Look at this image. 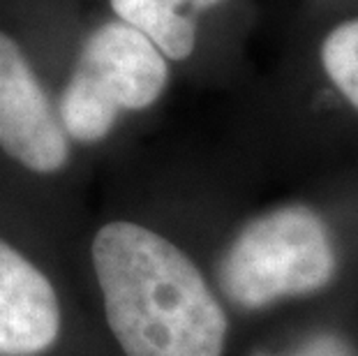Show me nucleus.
<instances>
[{"instance_id": "nucleus-1", "label": "nucleus", "mask_w": 358, "mask_h": 356, "mask_svg": "<svg viewBox=\"0 0 358 356\" xmlns=\"http://www.w3.org/2000/svg\"><path fill=\"white\" fill-rule=\"evenodd\" d=\"M88 271L120 356H224V301L164 229L136 218L104 220L90 234Z\"/></svg>"}, {"instance_id": "nucleus-2", "label": "nucleus", "mask_w": 358, "mask_h": 356, "mask_svg": "<svg viewBox=\"0 0 358 356\" xmlns=\"http://www.w3.org/2000/svg\"><path fill=\"white\" fill-rule=\"evenodd\" d=\"M329 222L308 204H282L248 220L220 259V292L250 313L319 294L338 276Z\"/></svg>"}, {"instance_id": "nucleus-3", "label": "nucleus", "mask_w": 358, "mask_h": 356, "mask_svg": "<svg viewBox=\"0 0 358 356\" xmlns=\"http://www.w3.org/2000/svg\"><path fill=\"white\" fill-rule=\"evenodd\" d=\"M169 83V60L146 35L123 24H102L83 42L58 97L67 137L95 146L125 113L150 109Z\"/></svg>"}, {"instance_id": "nucleus-4", "label": "nucleus", "mask_w": 358, "mask_h": 356, "mask_svg": "<svg viewBox=\"0 0 358 356\" xmlns=\"http://www.w3.org/2000/svg\"><path fill=\"white\" fill-rule=\"evenodd\" d=\"M70 301L40 241L0 215V356H65Z\"/></svg>"}, {"instance_id": "nucleus-5", "label": "nucleus", "mask_w": 358, "mask_h": 356, "mask_svg": "<svg viewBox=\"0 0 358 356\" xmlns=\"http://www.w3.org/2000/svg\"><path fill=\"white\" fill-rule=\"evenodd\" d=\"M74 143L24 49L0 30V155L35 178L60 176Z\"/></svg>"}, {"instance_id": "nucleus-6", "label": "nucleus", "mask_w": 358, "mask_h": 356, "mask_svg": "<svg viewBox=\"0 0 358 356\" xmlns=\"http://www.w3.org/2000/svg\"><path fill=\"white\" fill-rule=\"evenodd\" d=\"M222 0H111L118 21L146 35L166 60H187L196 49L192 12L210 10Z\"/></svg>"}, {"instance_id": "nucleus-7", "label": "nucleus", "mask_w": 358, "mask_h": 356, "mask_svg": "<svg viewBox=\"0 0 358 356\" xmlns=\"http://www.w3.org/2000/svg\"><path fill=\"white\" fill-rule=\"evenodd\" d=\"M319 58L331 86L358 111V17L342 21L324 37Z\"/></svg>"}, {"instance_id": "nucleus-8", "label": "nucleus", "mask_w": 358, "mask_h": 356, "mask_svg": "<svg viewBox=\"0 0 358 356\" xmlns=\"http://www.w3.org/2000/svg\"><path fill=\"white\" fill-rule=\"evenodd\" d=\"M285 356H358L356 347L338 333H319Z\"/></svg>"}, {"instance_id": "nucleus-9", "label": "nucleus", "mask_w": 358, "mask_h": 356, "mask_svg": "<svg viewBox=\"0 0 358 356\" xmlns=\"http://www.w3.org/2000/svg\"><path fill=\"white\" fill-rule=\"evenodd\" d=\"M262 356H268V354H262Z\"/></svg>"}]
</instances>
